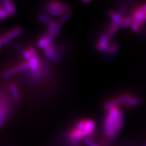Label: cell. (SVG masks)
Here are the masks:
<instances>
[{
  "instance_id": "obj_19",
  "label": "cell",
  "mask_w": 146,
  "mask_h": 146,
  "mask_svg": "<svg viewBox=\"0 0 146 146\" xmlns=\"http://www.w3.org/2000/svg\"><path fill=\"white\" fill-rule=\"evenodd\" d=\"M71 16H72V12H67V13H66L63 16H62L61 18H60V21L58 23V25L62 28L64 25V24L66 23V22L68 21L69 19H70Z\"/></svg>"
},
{
  "instance_id": "obj_23",
  "label": "cell",
  "mask_w": 146,
  "mask_h": 146,
  "mask_svg": "<svg viewBox=\"0 0 146 146\" xmlns=\"http://www.w3.org/2000/svg\"><path fill=\"white\" fill-rule=\"evenodd\" d=\"M38 20L40 23L44 24V25H48L50 23V22L52 21V20L50 19V17H48L47 15H45V14H40L38 16Z\"/></svg>"
},
{
  "instance_id": "obj_5",
  "label": "cell",
  "mask_w": 146,
  "mask_h": 146,
  "mask_svg": "<svg viewBox=\"0 0 146 146\" xmlns=\"http://www.w3.org/2000/svg\"><path fill=\"white\" fill-rule=\"evenodd\" d=\"M108 15L110 19L111 20V23L112 25H118L120 29H127L128 27L126 25L125 21L123 20V17H122L118 12L114 10L109 11Z\"/></svg>"
},
{
  "instance_id": "obj_15",
  "label": "cell",
  "mask_w": 146,
  "mask_h": 146,
  "mask_svg": "<svg viewBox=\"0 0 146 146\" xmlns=\"http://www.w3.org/2000/svg\"><path fill=\"white\" fill-rule=\"evenodd\" d=\"M10 89L12 97L16 101H18V100H21V94H20L19 90H18V87L16 85L12 84L10 86Z\"/></svg>"
},
{
  "instance_id": "obj_17",
  "label": "cell",
  "mask_w": 146,
  "mask_h": 146,
  "mask_svg": "<svg viewBox=\"0 0 146 146\" xmlns=\"http://www.w3.org/2000/svg\"><path fill=\"white\" fill-rule=\"evenodd\" d=\"M14 68H15L16 74L25 72V71H26L28 70V69H29V64L28 62H25L18 65L17 66L14 67Z\"/></svg>"
},
{
  "instance_id": "obj_4",
  "label": "cell",
  "mask_w": 146,
  "mask_h": 146,
  "mask_svg": "<svg viewBox=\"0 0 146 146\" xmlns=\"http://www.w3.org/2000/svg\"><path fill=\"white\" fill-rule=\"evenodd\" d=\"M22 33H23V29L21 27H17L12 29L1 38V43L2 45L8 44L12 40L21 35Z\"/></svg>"
},
{
  "instance_id": "obj_28",
  "label": "cell",
  "mask_w": 146,
  "mask_h": 146,
  "mask_svg": "<svg viewBox=\"0 0 146 146\" xmlns=\"http://www.w3.org/2000/svg\"><path fill=\"white\" fill-rule=\"evenodd\" d=\"M84 141H85V143L86 144L87 146H100L99 145H98V144L93 141L89 137L85 138Z\"/></svg>"
},
{
  "instance_id": "obj_30",
  "label": "cell",
  "mask_w": 146,
  "mask_h": 146,
  "mask_svg": "<svg viewBox=\"0 0 146 146\" xmlns=\"http://www.w3.org/2000/svg\"><path fill=\"white\" fill-rule=\"evenodd\" d=\"M2 45V43H1V39H0V47H1V45Z\"/></svg>"
},
{
  "instance_id": "obj_1",
  "label": "cell",
  "mask_w": 146,
  "mask_h": 146,
  "mask_svg": "<svg viewBox=\"0 0 146 146\" xmlns=\"http://www.w3.org/2000/svg\"><path fill=\"white\" fill-rule=\"evenodd\" d=\"M125 124V118L123 111L118 107L107 111L104 120L103 132L108 139H114L123 129Z\"/></svg>"
},
{
  "instance_id": "obj_29",
  "label": "cell",
  "mask_w": 146,
  "mask_h": 146,
  "mask_svg": "<svg viewBox=\"0 0 146 146\" xmlns=\"http://www.w3.org/2000/svg\"><path fill=\"white\" fill-rule=\"evenodd\" d=\"M91 0H89V1H82V2L83 3H90L91 2Z\"/></svg>"
},
{
  "instance_id": "obj_18",
  "label": "cell",
  "mask_w": 146,
  "mask_h": 146,
  "mask_svg": "<svg viewBox=\"0 0 146 146\" xmlns=\"http://www.w3.org/2000/svg\"><path fill=\"white\" fill-rule=\"evenodd\" d=\"M132 97H133V96L130 94H125L122 95V96H119L117 98L118 104H119V105L127 104L128 102L130 100V99L132 98Z\"/></svg>"
},
{
  "instance_id": "obj_13",
  "label": "cell",
  "mask_w": 146,
  "mask_h": 146,
  "mask_svg": "<svg viewBox=\"0 0 146 146\" xmlns=\"http://www.w3.org/2000/svg\"><path fill=\"white\" fill-rule=\"evenodd\" d=\"M57 25H58L57 22L52 20V21L50 22V23L47 25L48 27H47L46 35L55 38V33H56V28H57Z\"/></svg>"
},
{
  "instance_id": "obj_22",
  "label": "cell",
  "mask_w": 146,
  "mask_h": 146,
  "mask_svg": "<svg viewBox=\"0 0 146 146\" xmlns=\"http://www.w3.org/2000/svg\"><path fill=\"white\" fill-rule=\"evenodd\" d=\"M16 74V72L15 70V68H12L8 69V70L4 71V72H3L2 74H1V76L4 78H8L11 77V76L15 75Z\"/></svg>"
},
{
  "instance_id": "obj_14",
  "label": "cell",
  "mask_w": 146,
  "mask_h": 146,
  "mask_svg": "<svg viewBox=\"0 0 146 146\" xmlns=\"http://www.w3.org/2000/svg\"><path fill=\"white\" fill-rule=\"evenodd\" d=\"M45 10L47 15L52 16V17H62V16H63L66 14L64 12H62V11L54 10V9L45 8Z\"/></svg>"
},
{
  "instance_id": "obj_16",
  "label": "cell",
  "mask_w": 146,
  "mask_h": 146,
  "mask_svg": "<svg viewBox=\"0 0 146 146\" xmlns=\"http://www.w3.org/2000/svg\"><path fill=\"white\" fill-rule=\"evenodd\" d=\"M118 105H119V104H118V100L113 99V100H110L108 102H107L104 105V108L105 110L108 111L114 108L118 107Z\"/></svg>"
},
{
  "instance_id": "obj_3",
  "label": "cell",
  "mask_w": 146,
  "mask_h": 146,
  "mask_svg": "<svg viewBox=\"0 0 146 146\" xmlns=\"http://www.w3.org/2000/svg\"><path fill=\"white\" fill-rule=\"evenodd\" d=\"M76 128L83 133L84 137H89L96 129V123L93 120H82L76 124Z\"/></svg>"
},
{
  "instance_id": "obj_31",
  "label": "cell",
  "mask_w": 146,
  "mask_h": 146,
  "mask_svg": "<svg viewBox=\"0 0 146 146\" xmlns=\"http://www.w3.org/2000/svg\"><path fill=\"white\" fill-rule=\"evenodd\" d=\"M142 146H146V143H143V145H142Z\"/></svg>"
},
{
  "instance_id": "obj_8",
  "label": "cell",
  "mask_w": 146,
  "mask_h": 146,
  "mask_svg": "<svg viewBox=\"0 0 146 146\" xmlns=\"http://www.w3.org/2000/svg\"><path fill=\"white\" fill-rule=\"evenodd\" d=\"M1 5L6 11L9 16H15L16 14V8L14 3L10 0H3L1 1Z\"/></svg>"
},
{
  "instance_id": "obj_27",
  "label": "cell",
  "mask_w": 146,
  "mask_h": 146,
  "mask_svg": "<svg viewBox=\"0 0 146 146\" xmlns=\"http://www.w3.org/2000/svg\"><path fill=\"white\" fill-rule=\"evenodd\" d=\"M130 28L131 29V30L133 31H134L135 33H139L141 32V27H139V25H136L135 23H134L133 22L132 23H131V25H130Z\"/></svg>"
},
{
  "instance_id": "obj_24",
  "label": "cell",
  "mask_w": 146,
  "mask_h": 146,
  "mask_svg": "<svg viewBox=\"0 0 146 146\" xmlns=\"http://www.w3.org/2000/svg\"><path fill=\"white\" fill-rule=\"evenodd\" d=\"M23 56L24 58V59L26 60L27 62H29L32 59L33 56H32V54L31 53L30 51L29 50V49H27V50H24L23 52Z\"/></svg>"
},
{
  "instance_id": "obj_9",
  "label": "cell",
  "mask_w": 146,
  "mask_h": 146,
  "mask_svg": "<svg viewBox=\"0 0 146 146\" xmlns=\"http://www.w3.org/2000/svg\"><path fill=\"white\" fill-rule=\"evenodd\" d=\"M54 39V38L52 37V36L45 35V36H43V37L40 38L39 39V41H37L36 46L39 47V48L44 50L47 47H49L50 45H52V43Z\"/></svg>"
},
{
  "instance_id": "obj_11",
  "label": "cell",
  "mask_w": 146,
  "mask_h": 146,
  "mask_svg": "<svg viewBox=\"0 0 146 146\" xmlns=\"http://www.w3.org/2000/svg\"><path fill=\"white\" fill-rule=\"evenodd\" d=\"M120 28L118 25H112V24H111L110 26L108 28L106 31V33H104L106 35V36L109 38V39L110 40L112 38L114 37L115 34H116V33L120 30Z\"/></svg>"
},
{
  "instance_id": "obj_25",
  "label": "cell",
  "mask_w": 146,
  "mask_h": 146,
  "mask_svg": "<svg viewBox=\"0 0 146 146\" xmlns=\"http://www.w3.org/2000/svg\"><path fill=\"white\" fill-rule=\"evenodd\" d=\"M9 14L7 13L6 11H5L2 6L0 5V21L1 20H4L6 19L9 17Z\"/></svg>"
},
{
  "instance_id": "obj_26",
  "label": "cell",
  "mask_w": 146,
  "mask_h": 146,
  "mask_svg": "<svg viewBox=\"0 0 146 146\" xmlns=\"http://www.w3.org/2000/svg\"><path fill=\"white\" fill-rule=\"evenodd\" d=\"M127 3H123V5H120L119 10L118 11V13L122 17H124V16H125V14L126 10H127Z\"/></svg>"
},
{
  "instance_id": "obj_10",
  "label": "cell",
  "mask_w": 146,
  "mask_h": 146,
  "mask_svg": "<svg viewBox=\"0 0 146 146\" xmlns=\"http://www.w3.org/2000/svg\"><path fill=\"white\" fill-rule=\"evenodd\" d=\"M44 55L47 58H48L49 60H52V61H55L56 60V57H57V55H56V52L55 50V47L52 44L50 45V46L47 47L46 49H45L44 50Z\"/></svg>"
},
{
  "instance_id": "obj_7",
  "label": "cell",
  "mask_w": 146,
  "mask_h": 146,
  "mask_svg": "<svg viewBox=\"0 0 146 146\" xmlns=\"http://www.w3.org/2000/svg\"><path fill=\"white\" fill-rule=\"evenodd\" d=\"M46 8L62 11L64 13L70 12V8L68 5L64 3L60 2V1H50V2L47 3Z\"/></svg>"
},
{
  "instance_id": "obj_2",
  "label": "cell",
  "mask_w": 146,
  "mask_h": 146,
  "mask_svg": "<svg viewBox=\"0 0 146 146\" xmlns=\"http://www.w3.org/2000/svg\"><path fill=\"white\" fill-rule=\"evenodd\" d=\"M133 22L139 27L146 23V2L139 5L133 11L131 16Z\"/></svg>"
},
{
  "instance_id": "obj_12",
  "label": "cell",
  "mask_w": 146,
  "mask_h": 146,
  "mask_svg": "<svg viewBox=\"0 0 146 146\" xmlns=\"http://www.w3.org/2000/svg\"><path fill=\"white\" fill-rule=\"evenodd\" d=\"M29 69L33 72H36L39 68V56L33 57L32 59L29 62Z\"/></svg>"
},
{
  "instance_id": "obj_21",
  "label": "cell",
  "mask_w": 146,
  "mask_h": 146,
  "mask_svg": "<svg viewBox=\"0 0 146 146\" xmlns=\"http://www.w3.org/2000/svg\"><path fill=\"white\" fill-rule=\"evenodd\" d=\"M140 104H141V100H140V99H139L137 97L133 96L130 99V100L128 102L127 104L128 105V106L129 107H135L139 105Z\"/></svg>"
},
{
  "instance_id": "obj_20",
  "label": "cell",
  "mask_w": 146,
  "mask_h": 146,
  "mask_svg": "<svg viewBox=\"0 0 146 146\" xmlns=\"http://www.w3.org/2000/svg\"><path fill=\"white\" fill-rule=\"evenodd\" d=\"M5 116H6V108L4 106L0 107V127L4 125Z\"/></svg>"
},
{
  "instance_id": "obj_6",
  "label": "cell",
  "mask_w": 146,
  "mask_h": 146,
  "mask_svg": "<svg viewBox=\"0 0 146 146\" xmlns=\"http://www.w3.org/2000/svg\"><path fill=\"white\" fill-rule=\"evenodd\" d=\"M110 45V44L109 38L108 37L105 33H103L100 36L99 40L97 42L96 45V47L98 51L106 54Z\"/></svg>"
}]
</instances>
